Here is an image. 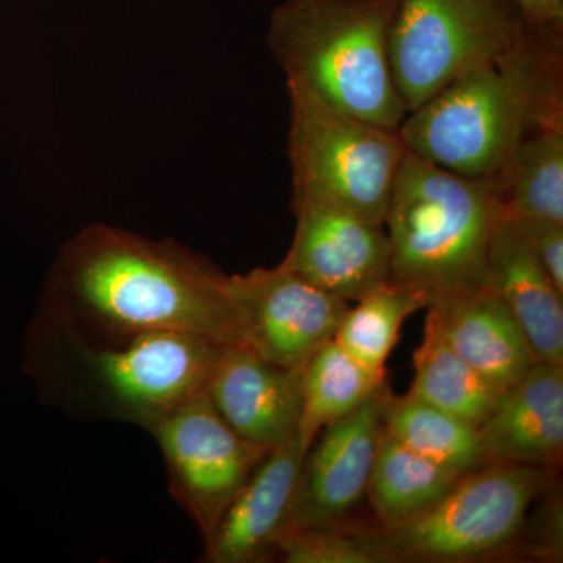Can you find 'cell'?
<instances>
[{"label":"cell","instance_id":"25","mask_svg":"<svg viewBox=\"0 0 563 563\" xmlns=\"http://www.w3.org/2000/svg\"><path fill=\"white\" fill-rule=\"evenodd\" d=\"M515 221L523 229L544 272L563 295V222Z\"/></svg>","mask_w":563,"mask_h":563},{"label":"cell","instance_id":"9","mask_svg":"<svg viewBox=\"0 0 563 563\" xmlns=\"http://www.w3.org/2000/svg\"><path fill=\"white\" fill-rule=\"evenodd\" d=\"M147 432L161 448L173 498L203 539L269 453L233 432L207 393L181 404Z\"/></svg>","mask_w":563,"mask_h":563},{"label":"cell","instance_id":"7","mask_svg":"<svg viewBox=\"0 0 563 563\" xmlns=\"http://www.w3.org/2000/svg\"><path fill=\"white\" fill-rule=\"evenodd\" d=\"M553 472L490 462L463 474L428 509L358 532L379 563L470 562L499 554L520 536L533 499L550 490Z\"/></svg>","mask_w":563,"mask_h":563},{"label":"cell","instance_id":"13","mask_svg":"<svg viewBox=\"0 0 563 563\" xmlns=\"http://www.w3.org/2000/svg\"><path fill=\"white\" fill-rule=\"evenodd\" d=\"M302 369L274 365L243 344H229L211 373L207 396L233 432L272 451L298 437Z\"/></svg>","mask_w":563,"mask_h":563},{"label":"cell","instance_id":"5","mask_svg":"<svg viewBox=\"0 0 563 563\" xmlns=\"http://www.w3.org/2000/svg\"><path fill=\"white\" fill-rule=\"evenodd\" d=\"M503 214L495 180L459 176L407 151L384 221L391 280L431 303L485 287L488 251Z\"/></svg>","mask_w":563,"mask_h":563},{"label":"cell","instance_id":"23","mask_svg":"<svg viewBox=\"0 0 563 563\" xmlns=\"http://www.w3.org/2000/svg\"><path fill=\"white\" fill-rule=\"evenodd\" d=\"M384 385L385 380L374 379L333 340L325 343L302 369L298 440L303 453L322 429L357 409Z\"/></svg>","mask_w":563,"mask_h":563},{"label":"cell","instance_id":"16","mask_svg":"<svg viewBox=\"0 0 563 563\" xmlns=\"http://www.w3.org/2000/svg\"><path fill=\"white\" fill-rule=\"evenodd\" d=\"M487 287L509 307L537 361L563 365V295L506 210L488 251Z\"/></svg>","mask_w":563,"mask_h":563},{"label":"cell","instance_id":"26","mask_svg":"<svg viewBox=\"0 0 563 563\" xmlns=\"http://www.w3.org/2000/svg\"><path fill=\"white\" fill-rule=\"evenodd\" d=\"M521 16L537 27L563 31V0H514Z\"/></svg>","mask_w":563,"mask_h":563},{"label":"cell","instance_id":"4","mask_svg":"<svg viewBox=\"0 0 563 563\" xmlns=\"http://www.w3.org/2000/svg\"><path fill=\"white\" fill-rule=\"evenodd\" d=\"M398 0H285L268 46L287 77L362 120L398 129L406 118L390 63Z\"/></svg>","mask_w":563,"mask_h":563},{"label":"cell","instance_id":"12","mask_svg":"<svg viewBox=\"0 0 563 563\" xmlns=\"http://www.w3.org/2000/svg\"><path fill=\"white\" fill-rule=\"evenodd\" d=\"M291 210L296 231L282 263L314 287L355 302L391 279L390 242L384 224L314 203Z\"/></svg>","mask_w":563,"mask_h":563},{"label":"cell","instance_id":"10","mask_svg":"<svg viewBox=\"0 0 563 563\" xmlns=\"http://www.w3.org/2000/svg\"><path fill=\"white\" fill-rule=\"evenodd\" d=\"M228 288L240 344L284 368L302 369L350 309L282 262L229 276Z\"/></svg>","mask_w":563,"mask_h":563},{"label":"cell","instance_id":"6","mask_svg":"<svg viewBox=\"0 0 563 563\" xmlns=\"http://www.w3.org/2000/svg\"><path fill=\"white\" fill-rule=\"evenodd\" d=\"M287 91L291 207H332L384 224L407 154L398 129L339 110L298 85L287 84Z\"/></svg>","mask_w":563,"mask_h":563},{"label":"cell","instance_id":"1","mask_svg":"<svg viewBox=\"0 0 563 563\" xmlns=\"http://www.w3.org/2000/svg\"><path fill=\"white\" fill-rule=\"evenodd\" d=\"M229 276L174 240L91 224L63 244L44 295L85 332H184L240 344Z\"/></svg>","mask_w":563,"mask_h":563},{"label":"cell","instance_id":"22","mask_svg":"<svg viewBox=\"0 0 563 563\" xmlns=\"http://www.w3.org/2000/svg\"><path fill=\"white\" fill-rule=\"evenodd\" d=\"M350 307L336 328L333 342L374 379L385 380V363L398 343L404 321L428 309V296L398 284L385 282Z\"/></svg>","mask_w":563,"mask_h":563},{"label":"cell","instance_id":"24","mask_svg":"<svg viewBox=\"0 0 563 563\" xmlns=\"http://www.w3.org/2000/svg\"><path fill=\"white\" fill-rule=\"evenodd\" d=\"M273 550L287 563H379L361 532L340 525L279 533Z\"/></svg>","mask_w":563,"mask_h":563},{"label":"cell","instance_id":"14","mask_svg":"<svg viewBox=\"0 0 563 563\" xmlns=\"http://www.w3.org/2000/svg\"><path fill=\"white\" fill-rule=\"evenodd\" d=\"M488 462L555 470L563 454V365L533 363L477 428Z\"/></svg>","mask_w":563,"mask_h":563},{"label":"cell","instance_id":"20","mask_svg":"<svg viewBox=\"0 0 563 563\" xmlns=\"http://www.w3.org/2000/svg\"><path fill=\"white\" fill-rule=\"evenodd\" d=\"M383 429L404 446L459 473H470L490 463L485 457L474 426L409 393L395 396L387 385L380 391Z\"/></svg>","mask_w":563,"mask_h":563},{"label":"cell","instance_id":"8","mask_svg":"<svg viewBox=\"0 0 563 563\" xmlns=\"http://www.w3.org/2000/svg\"><path fill=\"white\" fill-rule=\"evenodd\" d=\"M526 27L514 0H398L390 63L407 113L512 49Z\"/></svg>","mask_w":563,"mask_h":563},{"label":"cell","instance_id":"19","mask_svg":"<svg viewBox=\"0 0 563 563\" xmlns=\"http://www.w3.org/2000/svg\"><path fill=\"white\" fill-rule=\"evenodd\" d=\"M493 180L514 220L563 222V125L526 133Z\"/></svg>","mask_w":563,"mask_h":563},{"label":"cell","instance_id":"3","mask_svg":"<svg viewBox=\"0 0 563 563\" xmlns=\"http://www.w3.org/2000/svg\"><path fill=\"white\" fill-rule=\"evenodd\" d=\"M562 35L526 22L499 60L406 114L398 132L407 151L459 176L496 179L526 133L563 125Z\"/></svg>","mask_w":563,"mask_h":563},{"label":"cell","instance_id":"15","mask_svg":"<svg viewBox=\"0 0 563 563\" xmlns=\"http://www.w3.org/2000/svg\"><path fill=\"white\" fill-rule=\"evenodd\" d=\"M298 437L269 451L203 539V562L250 563L273 550L303 461Z\"/></svg>","mask_w":563,"mask_h":563},{"label":"cell","instance_id":"18","mask_svg":"<svg viewBox=\"0 0 563 563\" xmlns=\"http://www.w3.org/2000/svg\"><path fill=\"white\" fill-rule=\"evenodd\" d=\"M415 376L409 393L459 420L479 428L501 401V387L451 350L431 320L413 354Z\"/></svg>","mask_w":563,"mask_h":563},{"label":"cell","instance_id":"17","mask_svg":"<svg viewBox=\"0 0 563 563\" xmlns=\"http://www.w3.org/2000/svg\"><path fill=\"white\" fill-rule=\"evenodd\" d=\"M426 318L463 361L504 388L518 383L537 362L509 307L487 285L437 299Z\"/></svg>","mask_w":563,"mask_h":563},{"label":"cell","instance_id":"21","mask_svg":"<svg viewBox=\"0 0 563 563\" xmlns=\"http://www.w3.org/2000/svg\"><path fill=\"white\" fill-rule=\"evenodd\" d=\"M462 476L415 453L383 429L366 495L379 525H395L442 499Z\"/></svg>","mask_w":563,"mask_h":563},{"label":"cell","instance_id":"11","mask_svg":"<svg viewBox=\"0 0 563 563\" xmlns=\"http://www.w3.org/2000/svg\"><path fill=\"white\" fill-rule=\"evenodd\" d=\"M383 388L346 417L322 429L321 439L314 440L303 455L279 533L340 525L366 495L383 432Z\"/></svg>","mask_w":563,"mask_h":563},{"label":"cell","instance_id":"2","mask_svg":"<svg viewBox=\"0 0 563 563\" xmlns=\"http://www.w3.org/2000/svg\"><path fill=\"white\" fill-rule=\"evenodd\" d=\"M222 347L184 332L92 335L44 295L32 325L29 368L44 401L63 412L150 431L207 393Z\"/></svg>","mask_w":563,"mask_h":563}]
</instances>
